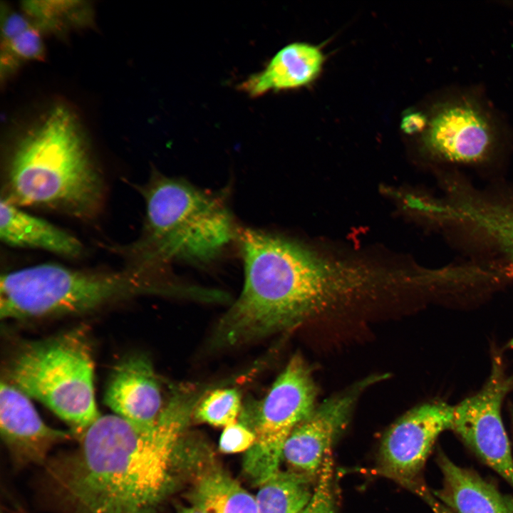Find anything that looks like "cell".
<instances>
[{
	"label": "cell",
	"instance_id": "5b68a950",
	"mask_svg": "<svg viewBox=\"0 0 513 513\" xmlns=\"http://www.w3.org/2000/svg\"><path fill=\"white\" fill-rule=\"evenodd\" d=\"M150 270L138 267L97 273L43 264L3 274L1 319H28L82 314L112 302L165 291Z\"/></svg>",
	"mask_w": 513,
	"mask_h": 513
},
{
	"label": "cell",
	"instance_id": "e0dca14e",
	"mask_svg": "<svg viewBox=\"0 0 513 513\" xmlns=\"http://www.w3.org/2000/svg\"><path fill=\"white\" fill-rule=\"evenodd\" d=\"M192 498L193 506L202 513H257L255 497L215 467L197 477Z\"/></svg>",
	"mask_w": 513,
	"mask_h": 513
},
{
	"label": "cell",
	"instance_id": "9c48e42d",
	"mask_svg": "<svg viewBox=\"0 0 513 513\" xmlns=\"http://www.w3.org/2000/svg\"><path fill=\"white\" fill-rule=\"evenodd\" d=\"M453 410L445 403L432 402L399 418L383 437L378 472L415 492L423 484L420 475L435 441L450 430Z\"/></svg>",
	"mask_w": 513,
	"mask_h": 513
},
{
	"label": "cell",
	"instance_id": "4316f807",
	"mask_svg": "<svg viewBox=\"0 0 513 513\" xmlns=\"http://www.w3.org/2000/svg\"><path fill=\"white\" fill-rule=\"evenodd\" d=\"M418 495L427 502L434 513H452L433 496L426 486L418 492Z\"/></svg>",
	"mask_w": 513,
	"mask_h": 513
},
{
	"label": "cell",
	"instance_id": "4fadbf2b",
	"mask_svg": "<svg viewBox=\"0 0 513 513\" xmlns=\"http://www.w3.org/2000/svg\"><path fill=\"white\" fill-rule=\"evenodd\" d=\"M104 403L115 415L140 427L152 425L163 408L159 381L142 354L130 355L114 368Z\"/></svg>",
	"mask_w": 513,
	"mask_h": 513
},
{
	"label": "cell",
	"instance_id": "277c9868",
	"mask_svg": "<svg viewBox=\"0 0 513 513\" xmlns=\"http://www.w3.org/2000/svg\"><path fill=\"white\" fill-rule=\"evenodd\" d=\"M144 196L146 227L137 245L142 267L207 261L233 237L232 217L222 200L187 182L158 175Z\"/></svg>",
	"mask_w": 513,
	"mask_h": 513
},
{
	"label": "cell",
	"instance_id": "83f0119b",
	"mask_svg": "<svg viewBox=\"0 0 513 513\" xmlns=\"http://www.w3.org/2000/svg\"><path fill=\"white\" fill-rule=\"evenodd\" d=\"M179 513H202L200 509H198L195 506L192 507H182Z\"/></svg>",
	"mask_w": 513,
	"mask_h": 513
},
{
	"label": "cell",
	"instance_id": "603a6c76",
	"mask_svg": "<svg viewBox=\"0 0 513 513\" xmlns=\"http://www.w3.org/2000/svg\"><path fill=\"white\" fill-rule=\"evenodd\" d=\"M332 484V459L329 452L324 460L313 494L299 513H336Z\"/></svg>",
	"mask_w": 513,
	"mask_h": 513
},
{
	"label": "cell",
	"instance_id": "484cf974",
	"mask_svg": "<svg viewBox=\"0 0 513 513\" xmlns=\"http://www.w3.org/2000/svg\"><path fill=\"white\" fill-rule=\"evenodd\" d=\"M428 124V120L423 114L412 113L403 118L401 128L405 133L413 134L423 130Z\"/></svg>",
	"mask_w": 513,
	"mask_h": 513
},
{
	"label": "cell",
	"instance_id": "8992f818",
	"mask_svg": "<svg viewBox=\"0 0 513 513\" xmlns=\"http://www.w3.org/2000/svg\"><path fill=\"white\" fill-rule=\"evenodd\" d=\"M9 383L42 403L81 436L99 417L94 364L84 331L74 329L21 348L8 368Z\"/></svg>",
	"mask_w": 513,
	"mask_h": 513
},
{
	"label": "cell",
	"instance_id": "2e32d148",
	"mask_svg": "<svg viewBox=\"0 0 513 513\" xmlns=\"http://www.w3.org/2000/svg\"><path fill=\"white\" fill-rule=\"evenodd\" d=\"M0 238L12 247L38 248L68 256H78L82 250L76 238L6 199L0 203Z\"/></svg>",
	"mask_w": 513,
	"mask_h": 513
},
{
	"label": "cell",
	"instance_id": "d6986e66",
	"mask_svg": "<svg viewBox=\"0 0 513 513\" xmlns=\"http://www.w3.org/2000/svg\"><path fill=\"white\" fill-rule=\"evenodd\" d=\"M470 228L494 245L513 266V203L482 198L470 209Z\"/></svg>",
	"mask_w": 513,
	"mask_h": 513
},
{
	"label": "cell",
	"instance_id": "9a60e30c",
	"mask_svg": "<svg viewBox=\"0 0 513 513\" xmlns=\"http://www.w3.org/2000/svg\"><path fill=\"white\" fill-rule=\"evenodd\" d=\"M323 55L316 46L296 42L281 48L260 72L239 85L250 97L271 91L293 89L312 82L319 74Z\"/></svg>",
	"mask_w": 513,
	"mask_h": 513
},
{
	"label": "cell",
	"instance_id": "7c38bea8",
	"mask_svg": "<svg viewBox=\"0 0 513 513\" xmlns=\"http://www.w3.org/2000/svg\"><path fill=\"white\" fill-rule=\"evenodd\" d=\"M1 436L19 465L41 464L51 448L71 437V432L47 425L29 397L9 382L0 390Z\"/></svg>",
	"mask_w": 513,
	"mask_h": 513
},
{
	"label": "cell",
	"instance_id": "d4e9b609",
	"mask_svg": "<svg viewBox=\"0 0 513 513\" xmlns=\"http://www.w3.org/2000/svg\"><path fill=\"white\" fill-rule=\"evenodd\" d=\"M31 26L28 21L19 14L13 12L6 14L2 23L3 41L14 37Z\"/></svg>",
	"mask_w": 513,
	"mask_h": 513
},
{
	"label": "cell",
	"instance_id": "7402d4cb",
	"mask_svg": "<svg viewBox=\"0 0 513 513\" xmlns=\"http://www.w3.org/2000/svg\"><path fill=\"white\" fill-rule=\"evenodd\" d=\"M4 41L6 67L17 60H40L44 48L38 28L31 26L27 29Z\"/></svg>",
	"mask_w": 513,
	"mask_h": 513
},
{
	"label": "cell",
	"instance_id": "6da1fadb",
	"mask_svg": "<svg viewBox=\"0 0 513 513\" xmlns=\"http://www.w3.org/2000/svg\"><path fill=\"white\" fill-rule=\"evenodd\" d=\"M200 398L195 390L175 391L149 427L100 415L76 450L48 467L66 512H153L172 489L184 433Z\"/></svg>",
	"mask_w": 513,
	"mask_h": 513
},
{
	"label": "cell",
	"instance_id": "ba28073f",
	"mask_svg": "<svg viewBox=\"0 0 513 513\" xmlns=\"http://www.w3.org/2000/svg\"><path fill=\"white\" fill-rule=\"evenodd\" d=\"M513 388L498 356L483 388L454 406L450 430L513 488V455L502 418V404Z\"/></svg>",
	"mask_w": 513,
	"mask_h": 513
},
{
	"label": "cell",
	"instance_id": "52a82bcc",
	"mask_svg": "<svg viewBox=\"0 0 513 513\" xmlns=\"http://www.w3.org/2000/svg\"><path fill=\"white\" fill-rule=\"evenodd\" d=\"M317 394L311 369L297 353L264 400L241 415V423L255 435V441L243 459L244 472L253 484L260 486L280 471L284 444L316 408Z\"/></svg>",
	"mask_w": 513,
	"mask_h": 513
},
{
	"label": "cell",
	"instance_id": "ac0fdd59",
	"mask_svg": "<svg viewBox=\"0 0 513 513\" xmlns=\"http://www.w3.org/2000/svg\"><path fill=\"white\" fill-rule=\"evenodd\" d=\"M312 484L294 471H279L259 486L257 513H299L313 494Z\"/></svg>",
	"mask_w": 513,
	"mask_h": 513
},
{
	"label": "cell",
	"instance_id": "ffe728a7",
	"mask_svg": "<svg viewBox=\"0 0 513 513\" xmlns=\"http://www.w3.org/2000/svg\"><path fill=\"white\" fill-rule=\"evenodd\" d=\"M23 7L41 28L49 30L86 23L88 18L87 9L81 1H26Z\"/></svg>",
	"mask_w": 513,
	"mask_h": 513
},
{
	"label": "cell",
	"instance_id": "8fae6325",
	"mask_svg": "<svg viewBox=\"0 0 513 513\" xmlns=\"http://www.w3.org/2000/svg\"><path fill=\"white\" fill-rule=\"evenodd\" d=\"M494 142V130L487 115L466 101L447 103L439 108L425 135V143L433 153L460 163L484 160Z\"/></svg>",
	"mask_w": 513,
	"mask_h": 513
},
{
	"label": "cell",
	"instance_id": "3957f363",
	"mask_svg": "<svg viewBox=\"0 0 513 513\" xmlns=\"http://www.w3.org/2000/svg\"><path fill=\"white\" fill-rule=\"evenodd\" d=\"M16 202L88 217L102 198L100 177L76 119L63 106L52 109L17 143L9 169Z\"/></svg>",
	"mask_w": 513,
	"mask_h": 513
},
{
	"label": "cell",
	"instance_id": "7a4b0ae2",
	"mask_svg": "<svg viewBox=\"0 0 513 513\" xmlns=\"http://www.w3.org/2000/svg\"><path fill=\"white\" fill-rule=\"evenodd\" d=\"M243 289L220 319L214 343H244L306 323L342 315L358 287L355 266L281 236L252 229L238 233Z\"/></svg>",
	"mask_w": 513,
	"mask_h": 513
},
{
	"label": "cell",
	"instance_id": "f546056e",
	"mask_svg": "<svg viewBox=\"0 0 513 513\" xmlns=\"http://www.w3.org/2000/svg\"><path fill=\"white\" fill-rule=\"evenodd\" d=\"M14 513H27L26 512L24 511L23 509L20 507H16Z\"/></svg>",
	"mask_w": 513,
	"mask_h": 513
},
{
	"label": "cell",
	"instance_id": "f1b7e54d",
	"mask_svg": "<svg viewBox=\"0 0 513 513\" xmlns=\"http://www.w3.org/2000/svg\"><path fill=\"white\" fill-rule=\"evenodd\" d=\"M509 413H510L511 424H512V432H513V405H510Z\"/></svg>",
	"mask_w": 513,
	"mask_h": 513
},
{
	"label": "cell",
	"instance_id": "5bb4252c",
	"mask_svg": "<svg viewBox=\"0 0 513 513\" xmlns=\"http://www.w3.org/2000/svg\"><path fill=\"white\" fill-rule=\"evenodd\" d=\"M442 484L433 496L452 513H513V497L501 492L475 471L454 462L438 450Z\"/></svg>",
	"mask_w": 513,
	"mask_h": 513
},
{
	"label": "cell",
	"instance_id": "cb8c5ba5",
	"mask_svg": "<svg viewBox=\"0 0 513 513\" xmlns=\"http://www.w3.org/2000/svg\"><path fill=\"white\" fill-rule=\"evenodd\" d=\"M255 435L241 422L226 426L219 439V449L226 453L247 452L254 444Z\"/></svg>",
	"mask_w": 513,
	"mask_h": 513
},
{
	"label": "cell",
	"instance_id": "44dd1931",
	"mask_svg": "<svg viewBox=\"0 0 513 513\" xmlns=\"http://www.w3.org/2000/svg\"><path fill=\"white\" fill-rule=\"evenodd\" d=\"M241 411V398L234 388L212 391L197 405L194 413L201 422L214 426L226 427L236 423Z\"/></svg>",
	"mask_w": 513,
	"mask_h": 513
},
{
	"label": "cell",
	"instance_id": "30bf717a",
	"mask_svg": "<svg viewBox=\"0 0 513 513\" xmlns=\"http://www.w3.org/2000/svg\"><path fill=\"white\" fill-rule=\"evenodd\" d=\"M386 378L385 374L366 377L317 405L284 444L282 458L291 470L312 481L318 479L326 455L346 428L360 396Z\"/></svg>",
	"mask_w": 513,
	"mask_h": 513
}]
</instances>
